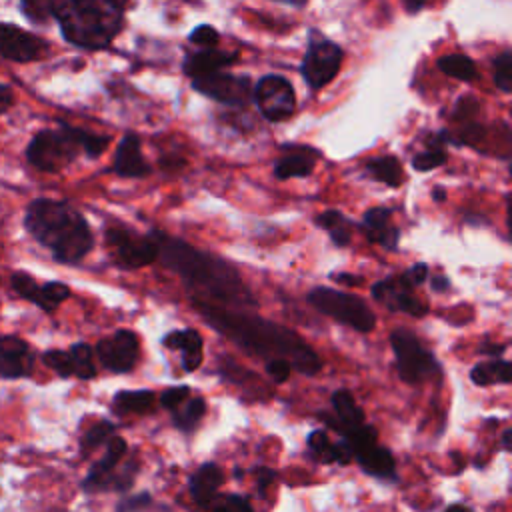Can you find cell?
<instances>
[{
	"mask_svg": "<svg viewBox=\"0 0 512 512\" xmlns=\"http://www.w3.org/2000/svg\"><path fill=\"white\" fill-rule=\"evenodd\" d=\"M192 302L208 324H212L220 334L236 342L246 352L266 360L284 358L290 366L306 376H314L320 370L322 362L318 354L296 332L250 314L244 308L236 310L198 300Z\"/></svg>",
	"mask_w": 512,
	"mask_h": 512,
	"instance_id": "1",
	"label": "cell"
},
{
	"mask_svg": "<svg viewBox=\"0 0 512 512\" xmlns=\"http://www.w3.org/2000/svg\"><path fill=\"white\" fill-rule=\"evenodd\" d=\"M158 256L174 270L188 286H192L198 302H208L222 308H254L256 300L242 284L238 272L220 258L202 252L182 240L170 238L154 230Z\"/></svg>",
	"mask_w": 512,
	"mask_h": 512,
	"instance_id": "2",
	"label": "cell"
},
{
	"mask_svg": "<svg viewBox=\"0 0 512 512\" xmlns=\"http://www.w3.org/2000/svg\"><path fill=\"white\" fill-rule=\"evenodd\" d=\"M24 226L56 260L66 264L82 260L94 246L88 222L68 202L34 200L26 210Z\"/></svg>",
	"mask_w": 512,
	"mask_h": 512,
	"instance_id": "3",
	"label": "cell"
},
{
	"mask_svg": "<svg viewBox=\"0 0 512 512\" xmlns=\"http://www.w3.org/2000/svg\"><path fill=\"white\" fill-rule=\"evenodd\" d=\"M128 0H54L52 16L64 38L80 48H106L124 24Z\"/></svg>",
	"mask_w": 512,
	"mask_h": 512,
	"instance_id": "4",
	"label": "cell"
},
{
	"mask_svg": "<svg viewBox=\"0 0 512 512\" xmlns=\"http://www.w3.org/2000/svg\"><path fill=\"white\" fill-rule=\"evenodd\" d=\"M108 144L110 136L62 124L58 130L38 132L26 148V158L38 170L58 172L68 166L78 152L96 158L108 148Z\"/></svg>",
	"mask_w": 512,
	"mask_h": 512,
	"instance_id": "5",
	"label": "cell"
},
{
	"mask_svg": "<svg viewBox=\"0 0 512 512\" xmlns=\"http://www.w3.org/2000/svg\"><path fill=\"white\" fill-rule=\"evenodd\" d=\"M306 300L324 316L334 318L340 324H346L358 332H370L376 324L374 312L368 304L352 294L334 290V288H314L308 292Z\"/></svg>",
	"mask_w": 512,
	"mask_h": 512,
	"instance_id": "6",
	"label": "cell"
},
{
	"mask_svg": "<svg viewBox=\"0 0 512 512\" xmlns=\"http://www.w3.org/2000/svg\"><path fill=\"white\" fill-rule=\"evenodd\" d=\"M342 58L344 52L336 42H332L318 30H310L308 48L300 68L306 84L314 90L326 86L338 74Z\"/></svg>",
	"mask_w": 512,
	"mask_h": 512,
	"instance_id": "7",
	"label": "cell"
},
{
	"mask_svg": "<svg viewBox=\"0 0 512 512\" xmlns=\"http://www.w3.org/2000/svg\"><path fill=\"white\" fill-rule=\"evenodd\" d=\"M390 344L396 356L398 374L408 384H420L438 372V360L428 352L420 340L406 330H394L390 334Z\"/></svg>",
	"mask_w": 512,
	"mask_h": 512,
	"instance_id": "8",
	"label": "cell"
},
{
	"mask_svg": "<svg viewBox=\"0 0 512 512\" xmlns=\"http://www.w3.org/2000/svg\"><path fill=\"white\" fill-rule=\"evenodd\" d=\"M256 108L270 122H282L294 114L296 94L292 84L278 74L262 76L252 90Z\"/></svg>",
	"mask_w": 512,
	"mask_h": 512,
	"instance_id": "9",
	"label": "cell"
},
{
	"mask_svg": "<svg viewBox=\"0 0 512 512\" xmlns=\"http://www.w3.org/2000/svg\"><path fill=\"white\" fill-rule=\"evenodd\" d=\"M106 244L110 246L116 262L124 268L148 266L158 258V242L154 230L146 236H136L124 228H108Z\"/></svg>",
	"mask_w": 512,
	"mask_h": 512,
	"instance_id": "10",
	"label": "cell"
},
{
	"mask_svg": "<svg viewBox=\"0 0 512 512\" xmlns=\"http://www.w3.org/2000/svg\"><path fill=\"white\" fill-rule=\"evenodd\" d=\"M190 82L196 92L228 106H242L250 100L252 94V84L248 76H238L224 70L194 78Z\"/></svg>",
	"mask_w": 512,
	"mask_h": 512,
	"instance_id": "11",
	"label": "cell"
},
{
	"mask_svg": "<svg viewBox=\"0 0 512 512\" xmlns=\"http://www.w3.org/2000/svg\"><path fill=\"white\" fill-rule=\"evenodd\" d=\"M138 336L132 330H116L110 338H104L96 344V354L100 362L116 372H128L138 360Z\"/></svg>",
	"mask_w": 512,
	"mask_h": 512,
	"instance_id": "12",
	"label": "cell"
},
{
	"mask_svg": "<svg viewBox=\"0 0 512 512\" xmlns=\"http://www.w3.org/2000/svg\"><path fill=\"white\" fill-rule=\"evenodd\" d=\"M48 44L14 24L0 22V56L12 62H34L44 58Z\"/></svg>",
	"mask_w": 512,
	"mask_h": 512,
	"instance_id": "13",
	"label": "cell"
},
{
	"mask_svg": "<svg viewBox=\"0 0 512 512\" xmlns=\"http://www.w3.org/2000/svg\"><path fill=\"white\" fill-rule=\"evenodd\" d=\"M372 296L396 312H406L410 316H424L428 312V306L412 296V286L402 276L372 284Z\"/></svg>",
	"mask_w": 512,
	"mask_h": 512,
	"instance_id": "14",
	"label": "cell"
},
{
	"mask_svg": "<svg viewBox=\"0 0 512 512\" xmlns=\"http://www.w3.org/2000/svg\"><path fill=\"white\" fill-rule=\"evenodd\" d=\"M282 148L286 154L274 164V176L278 180L310 176L320 152L306 144H286Z\"/></svg>",
	"mask_w": 512,
	"mask_h": 512,
	"instance_id": "15",
	"label": "cell"
},
{
	"mask_svg": "<svg viewBox=\"0 0 512 512\" xmlns=\"http://www.w3.org/2000/svg\"><path fill=\"white\" fill-rule=\"evenodd\" d=\"M32 354L24 340L16 336L0 338V376L4 378H22L32 370Z\"/></svg>",
	"mask_w": 512,
	"mask_h": 512,
	"instance_id": "16",
	"label": "cell"
},
{
	"mask_svg": "<svg viewBox=\"0 0 512 512\" xmlns=\"http://www.w3.org/2000/svg\"><path fill=\"white\" fill-rule=\"evenodd\" d=\"M238 60V52H226L218 48H200L196 52L186 54L184 58V74L194 80L212 72H220L228 66H232Z\"/></svg>",
	"mask_w": 512,
	"mask_h": 512,
	"instance_id": "17",
	"label": "cell"
},
{
	"mask_svg": "<svg viewBox=\"0 0 512 512\" xmlns=\"http://www.w3.org/2000/svg\"><path fill=\"white\" fill-rule=\"evenodd\" d=\"M112 170L124 178H142L150 172V166L146 164V160L140 152L138 134H134V132L124 134V138L116 146Z\"/></svg>",
	"mask_w": 512,
	"mask_h": 512,
	"instance_id": "18",
	"label": "cell"
},
{
	"mask_svg": "<svg viewBox=\"0 0 512 512\" xmlns=\"http://www.w3.org/2000/svg\"><path fill=\"white\" fill-rule=\"evenodd\" d=\"M124 452H126V442L120 436H110L106 444V454L102 456V460H98L90 468V474L82 482V488L90 492V490H104L106 486H110L114 476L112 470L120 462Z\"/></svg>",
	"mask_w": 512,
	"mask_h": 512,
	"instance_id": "19",
	"label": "cell"
},
{
	"mask_svg": "<svg viewBox=\"0 0 512 512\" xmlns=\"http://www.w3.org/2000/svg\"><path fill=\"white\" fill-rule=\"evenodd\" d=\"M390 214H392L390 208H384V206L366 210L362 218V232L370 242H376L388 250H394L398 244L400 232L390 224Z\"/></svg>",
	"mask_w": 512,
	"mask_h": 512,
	"instance_id": "20",
	"label": "cell"
},
{
	"mask_svg": "<svg viewBox=\"0 0 512 512\" xmlns=\"http://www.w3.org/2000/svg\"><path fill=\"white\" fill-rule=\"evenodd\" d=\"M222 482H224V472L220 470V466L208 462V464H202L190 476L188 490H190V496L196 500V504L208 506L216 498Z\"/></svg>",
	"mask_w": 512,
	"mask_h": 512,
	"instance_id": "21",
	"label": "cell"
},
{
	"mask_svg": "<svg viewBox=\"0 0 512 512\" xmlns=\"http://www.w3.org/2000/svg\"><path fill=\"white\" fill-rule=\"evenodd\" d=\"M162 342L166 348L182 352V368L186 372H194L202 364V336L196 330H174Z\"/></svg>",
	"mask_w": 512,
	"mask_h": 512,
	"instance_id": "22",
	"label": "cell"
},
{
	"mask_svg": "<svg viewBox=\"0 0 512 512\" xmlns=\"http://www.w3.org/2000/svg\"><path fill=\"white\" fill-rule=\"evenodd\" d=\"M332 408L338 416L336 418H330L328 414H320V418L334 430H338L340 434L346 430V428H354L358 424L364 422V412L356 406L354 402V396L348 392V390H338L332 394Z\"/></svg>",
	"mask_w": 512,
	"mask_h": 512,
	"instance_id": "23",
	"label": "cell"
},
{
	"mask_svg": "<svg viewBox=\"0 0 512 512\" xmlns=\"http://www.w3.org/2000/svg\"><path fill=\"white\" fill-rule=\"evenodd\" d=\"M354 458L358 460V464L372 476H378V478H394V470H396V464H394V458L390 454L388 448L384 446H378V444H372L364 450H360L358 454H354Z\"/></svg>",
	"mask_w": 512,
	"mask_h": 512,
	"instance_id": "24",
	"label": "cell"
},
{
	"mask_svg": "<svg viewBox=\"0 0 512 512\" xmlns=\"http://www.w3.org/2000/svg\"><path fill=\"white\" fill-rule=\"evenodd\" d=\"M366 172L370 178L386 184V186H400L404 180V170L402 164L396 156H376L366 162Z\"/></svg>",
	"mask_w": 512,
	"mask_h": 512,
	"instance_id": "25",
	"label": "cell"
},
{
	"mask_svg": "<svg viewBox=\"0 0 512 512\" xmlns=\"http://www.w3.org/2000/svg\"><path fill=\"white\" fill-rule=\"evenodd\" d=\"M470 378L478 386H490V384H508L512 378V366L508 360H490L480 362L472 368Z\"/></svg>",
	"mask_w": 512,
	"mask_h": 512,
	"instance_id": "26",
	"label": "cell"
},
{
	"mask_svg": "<svg viewBox=\"0 0 512 512\" xmlns=\"http://www.w3.org/2000/svg\"><path fill=\"white\" fill-rule=\"evenodd\" d=\"M154 392L152 390H120L114 400L112 406L116 412H148L154 404Z\"/></svg>",
	"mask_w": 512,
	"mask_h": 512,
	"instance_id": "27",
	"label": "cell"
},
{
	"mask_svg": "<svg viewBox=\"0 0 512 512\" xmlns=\"http://www.w3.org/2000/svg\"><path fill=\"white\" fill-rule=\"evenodd\" d=\"M442 144H446V138H444V132L440 134H432L426 148L418 154H414L412 158V166L420 172H426V170H432V168H438L446 162V152L442 148Z\"/></svg>",
	"mask_w": 512,
	"mask_h": 512,
	"instance_id": "28",
	"label": "cell"
},
{
	"mask_svg": "<svg viewBox=\"0 0 512 512\" xmlns=\"http://www.w3.org/2000/svg\"><path fill=\"white\" fill-rule=\"evenodd\" d=\"M316 224L328 230L336 246H346L350 242V222L338 210H326L318 214Z\"/></svg>",
	"mask_w": 512,
	"mask_h": 512,
	"instance_id": "29",
	"label": "cell"
},
{
	"mask_svg": "<svg viewBox=\"0 0 512 512\" xmlns=\"http://www.w3.org/2000/svg\"><path fill=\"white\" fill-rule=\"evenodd\" d=\"M438 68L452 76V78H458V80H464V82H470L476 78V66L474 62L466 56V54H446L438 60Z\"/></svg>",
	"mask_w": 512,
	"mask_h": 512,
	"instance_id": "30",
	"label": "cell"
},
{
	"mask_svg": "<svg viewBox=\"0 0 512 512\" xmlns=\"http://www.w3.org/2000/svg\"><path fill=\"white\" fill-rule=\"evenodd\" d=\"M204 412H206V402H204V398L196 396V398L188 400L184 408H180V406L174 408V418H172L174 426L188 432L198 424V420L204 416Z\"/></svg>",
	"mask_w": 512,
	"mask_h": 512,
	"instance_id": "31",
	"label": "cell"
},
{
	"mask_svg": "<svg viewBox=\"0 0 512 512\" xmlns=\"http://www.w3.org/2000/svg\"><path fill=\"white\" fill-rule=\"evenodd\" d=\"M70 358H72V368H74V374L82 380H90L96 376V366H94V360H92V348L84 342H78L74 344L70 350H68Z\"/></svg>",
	"mask_w": 512,
	"mask_h": 512,
	"instance_id": "32",
	"label": "cell"
},
{
	"mask_svg": "<svg viewBox=\"0 0 512 512\" xmlns=\"http://www.w3.org/2000/svg\"><path fill=\"white\" fill-rule=\"evenodd\" d=\"M492 78L496 88H500L502 92H510L512 90V54L510 50H504L502 54H498L492 62Z\"/></svg>",
	"mask_w": 512,
	"mask_h": 512,
	"instance_id": "33",
	"label": "cell"
},
{
	"mask_svg": "<svg viewBox=\"0 0 512 512\" xmlns=\"http://www.w3.org/2000/svg\"><path fill=\"white\" fill-rule=\"evenodd\" d=\"M70 296V290L62 282H46L40 286V302L38 306L46 312H52L58 304H62Z\"/></svg>",
	"mask_w": 512,
	"mask_h": 512,
	"instance_id": "34",
	"label": "cell"
},
{
	"mask_svg": "<svg viewBox=\"0 0 512 512\" xmlns=\"http://www.w3.org/2000/svg\"><path fill=\"white\" fill-rule=\"evenodd\" d=\"M308 450L320 460V462H334V446L324 430H314L308 436Z\"/></svg>",
	"mask_w": 512,
	"mask_h": 512,
	"instance_id": "35",
	"label": "cell"
},
{
	"mask_svg": "<svg viewBox=\"0 0 512 512\" xmlns=\"http://www.w3.org/2000/svg\"><path fill=\"white\" fill-rule=\"evenodd\" d=\"M114 434V426L110 422H98L94 424L80 440V446H82V452H90L94 448H98L100 444L108 442V438Z\"/></svg>",
	"mask_w": 512,
	"mask_h": 512,
	"instance_id": "36",
	"label": "cell"
},
{
	"mask_svg": "<svg viewBox=\"0 0 512 512\" xmlns=\"http://www.w3.org/2000/svg\"><path fill=\"white\" fill-rule=\"evenodd\" d=\"M12 288L26 300L34 302L38 306L40 302V286L36 284V280L26 274V272H14L12 274Z\"/></svg>",
	"mask_w": 512,
	"mask_h": 512,
	"instance_id": "37",
	"label": "cell"
},
{
	"mask_svg": "<svg viewBox=\"0 0 512 512\" xmlns=\"http://www.w3.org/2000/svg\"><path fill=\"white\" fill-rule=\"evenodd\" d=\"M210 504H212V512H254L248 498L238 494L218 496Z\"/></svg>",
	"mask_w": 512,
	"mask_h": 512,
	"instance_id": "38",
	"label": "cell"
},
{
	"mask_svg": "<svg viewBox=\"0 0 512 512\" xmlns=\"http://www.w3.org/2000/svg\"><path fill=\"white\" fill-rule=\"evenodd\" d=\"M44 362L60 376H72L74 374V368H72V358L68 352L64 350H48L44 354Z\"/></svg>",
	"mask_w": 512,
	"mask_h": 512,
	"instance_id": "39",
	"label": "cell"
},
{
	"mask_svg": "<svg viewBox=\"0 0 512 512\" xmlns=\"http://www.w3.org/2000/svg\"><path fill=\"white\" fill-rule=\"evenodd\" d=\"M52 2L54 0H22V10L32 22H46L52 18Z\"/></svg>",
	"mask_w": 512,
	"mask_h": 512,
	"instance_id": "40",
	"label": "cell"
},
{
	"mask_svg": "<svg viewBox=\"0 0 512 512\" xmlns=\"http://www.w3.org/2000/svg\"><path fill=\"white\" fill-rule=\"evenodd\" d=\"M188 40L194 44V46H200V48H214L220 40L218 32L214 26L210 24H200L196 26L190 34H188Z\"/></svg>",
	"mask_w": 512,
	"mask_h": 512,
	"instance_id": "41",
	"label": "cell"
},
{
	"mask_svg": "<svg viewBox=\"0 0 512 512\" xmlns=\"http://www.w3.org/2000/svg\"><path fill=\"white\" fill-rule=\"evenodd\" d=\"M266 374L276 382V384H282L288 380L290 376V364L288 360L284 358H270L266 362Z\"/></svg>",
	"mask_w": 512,
	"mask_h": 512,
	"instance_id": "42",
	"label": "cell"
},
{
	"mask_svg": "<svg viewBox=\"0 0 512 512\" xmlns=\"http://www.w3.org/2000/svg\"><path fill=\"white\" fill-rule=\"evenodd\" d=\"M188 392H190V388H188V386L168 388V390H164V392H162V396H160V404H162L164 408H168V410H174V408H178V406L188 398Z\"/></svg>",
	"mask_w": 512,
	"mask_h": 512,
	"instance_id": "43",
	"label": "cell"
},
{
	"mask_svg": "<svg viewBox=\"0 0 512 512\" xmlns=\"http://www.w3.org/2000/svg\"><path fill=\"white\" fill-rule=\"evenodd\" d=\"M402 278H404L410 286H418V284H422V282L428 278V266L422 264V262H418V264L410 266V268L402 274Z\"/></svg>",
	"mask_w": 512,
	"mask_h": 512,
	"instance_id": "44",
	"label": "cell"
},
{
	"mask_svg": "<svg viewBox=\"0 0 512 512\" xmlns=\"http://www.w3.org/2000/svg\"><path fill=\"white\" fill-rule=\"evenodd\" d=\"M148 502H150V494L142 492V494H136V496H132V498H128V500H124V502H120V506H118L116 512H138V510L146 508Z\"/></svg>",
	"mask_w": 512,
	"mask_h": 512,
	"instance_id": "45",
	"label": "cell"
},
{
	"mask_svg": "<svg viewBox=\"0 0 512 512\" xmlns=\"http://www.w3.org/2000/svg\"><path fill=\"white\" fill-rule=\"evenodd\" d=\"M274 478H276V472L272 468H258L256 470V482H258L260 496L266 494V488L274 482Z\"/></svg>",
	"mask_w": 512,
	"mask_h": 512,
	"instance_id": "46",
	"label": "cell"
},
{
	"mask_svg": "<svg viewBox=\"0 0 512 512\" xmlns=\"http://www.w3.org/2000/svg\"><path fill=\"white\" fill-rule=\"evenodd\" d=\"M334 280L342 282V284H348V286H360L362 284V278L356 276V274H348V272H340V274H334L332 276Z\"/></svg>",
	"mask_w": 512,
	"mask_h": 512,
	"instance_id": "47",
	"label": "cell"
},
{
	"mask_svg": "<svg viewBox=\"0 0 512 512\" xmlns=\"http://www.w3.org/2000/svg\"><path fill=\"white\" fill-rule=\"evenodd\" d=\"M10 106H12V92H10V88L0 84V114L6 112Z\"/></svg>",
	"mask_w": 512,
	"mask_h": 512,
	"instance_id": "48",
	"label": "cell"
},
{
	"mask_svg": "<svg viewBox=\"0 0 512 512\" xmlns=\"http://www.w3.org/2000/svg\"><path fill=\"white\" fill-rule=\"evenodd\" d=\"M430 286H432V290H436V292H444V290L450 288V280H448L446 276H432Z\"/></svg>",
	"mask_w": 512,
	"mask_h": 512,
	"instance_id": "49",
	"label": "cell"
},
{
	"mask_svg": "<svg viewBox=\"0 0 512 512\" xmlns=\"http://www.w3.org/2000/svg\"><path fill=\"white\" fill-rule=\"evenodd\" d=\"M504 350H506L504 344H492V342H488V344H482V346H480V352H484V354H488V356H498V354H502Z\"/></svg>",
	"mask_w": 512,
	"mask_h": 512,
	"instance_id": "50",
	"label": "cell"
},
{
	"mask_svg": "<svg viewBox=\"0 0 512 512\" xmlns=\"http://www.w3.org/2000/svg\"><path fill=\"white\" fill-rule=\"evenodd\" d=\"M424 4H426V0H404V8H406L410 14L420 12Z\"/></svg>",
	"mask_w": 512,
	"mask_h": 512,
	"instance_id": "51",
	"label": "cell"
},
{
	"mask_svg": "<svg viewBox=\"0 0 512 512\" xmlns=\"http://www.w3.org/2000/svg\"><path fill=\"white\" fill-rule=\"evenodd\" d=\"M444 512H472L466 504H452V506H448Z\"/></svg>",
	"mask_w": 512,
	"mask_h": 512,
	"instance_id": "52",
	"label": "cell"
},
{
	"mask_svg": "<svg viewBox=\"0 0 512 512\" xmlns=\"http://www.w3.org/2000/svg\"><path fill=\"white\" fill-rule=\"evenodd\" d=\"M432 198H434L436 202H442V200L446 198V192H444V188H440V186H438V188H434V190H432Z\"/></svg>",
	"mask_w": 512,
	"mask_h": 512,
	"instance_id": "53",
	"label": "cell"
},
{
	"mask_svg": "<svg viewBox=\"0 0 512 512\" xmlns=\"http://www.w3.org/2000/svg\"><path fill=\"white\" fill-rule=\"evenodd\" d=\"M510 436H512V432L504 430V434H502V448L504 450H510Z\"/></svg>",
	"mask_w": 512,
	"mask_h": 512,
	"instance_id": "54",
	"label": "cell"
},
{
	"mask_svg": "<svg viewBox=\"0 0 512 512\" xmlns=\"http://www.w3.org/2000/svg\"><path fill=\"white\" fill-rule=\"evenodd\" d=\"M280 2H288L292 6H304L306 4V0H280Z\"/></svg>",
	"mask_w": 512,
	"mask_h": 512,
	"instance_id": "55",
	"label": "cell"
}]
</instances>
